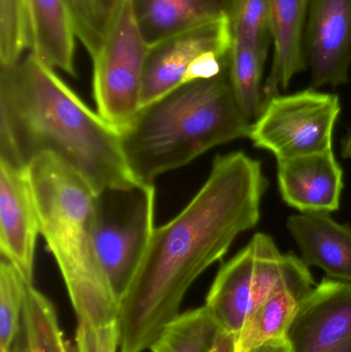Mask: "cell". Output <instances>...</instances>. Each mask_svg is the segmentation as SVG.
I'll return each instance as SVG.
<instances>
[{"instance_id": "obj_1", "label": "cell", "mask_w": 351, "mask_h": 352, "mask_svg": "<svg viewBox=\"0 0 351 352\" xmlns=\"http://www.w3.org/2000/svg\"><path fill=\"white\" fill-rule=\"evenodd\" d=\"M259 161L243 152L218 155L187 206L156 228L117 314L120 352H146L181 314L192 285L253 229L268 188Z\"/></svg>"}, {"instance_id": "obj_2", "label": "cell", "mask_w": 351, "mask_h": 352, "mask_svg": "<svg viewBox=\"0 0 351 352\" xmlns=\"http://www.w3.org/2000/svg\"><path fill=\"white\" fill-rule=\"evenodd\" d=\"M45 154L71 167L95 194L140 184L126 162L117 128L28 51L0 70V161L27 169Z\"/></svg>"}, {"instance_id": "obj_3", "label": "cell", "mask_w": 351, "mask_h": 352, "mask_svg": "<svg viewBox=\"0 0 351 352\" xmlns=\"http://www.w3.org/2000/svg\"><path fill=\"white\" fill-rule=\"evenodd\" d=\"M251 124L237 102L228 62L218 76L181 85L141 107L117 130L132 175L154 184L216 146L249 138Z\"/></svg>"}, {"instance_id": "obj_4", "label": "cell", "mask_w": 351, "mask_h": 352, "mask_svg": "<svg viewBox=\"0 0 351 352\" xmlns=\"http://www.w3.org/2000/svg\"><path fill=\"white\" fill-rule=\"evenodd\" d=\"M27 171L41 235L57 263L78 324L117 322L120 303L109 287L95 242L94 190L54 155L37 157Z\"/></svg>"}, {"instance_id": "obj_5", "label": "cell", "mask_w": 351, "mask_h": 352, "mask_svg": "<svg viewBox=\"0 0 351 352\" xmlns=\"http://www.w3.org/2000/svg\"><path fill=\"white\" fill-rule=\"evenodd\" d=\"M309 270L296 254H282L273 239L257 233L223 265L204 307L236 340L256 309L280 287Z\"/></svg>"}, {"instance_id": "obj_6", "label": "cell", "mask_w": 351, "mask_h": 352, "mask_svg": "<svg viewBox=\"0 0 351 352\" xmlns=\"http://www.w3.org/2000/svg\"><path fill=\"white\" fill-rule=\"evenodd\" d=\"M156 188L136 184L95 194L94 235L109 287L121 304L155 229Z\"/></svg>"}, {"instance_id": "obj_7", "label": "cell", "mask_w": 351, "mask_h": 352, "mask_svg": "<svg viewBox=\"0 0 351 352\" xmlns=\"http://www.w3.org/2000/svg\"><path fill=\"white\" fill-rule=\"evenodd\" d=\"M341 111L336 95L313 89L270 99L251 124L253 146L282 161L333 150V132Z\"/></svg>"}, {"instance_id": "obj_8", "label": "cell", "mask_w": 351, "mask_h": 352, "mask_svg": "<svg viewBox=\"0 0 351 352\" xmlns=\"http://www.w3.org/2000/svg\"><path fill=\"white\" fill-rule=\"evenodd\" d=\"M148 52V45L138 27L132 0H126L102 47L92 59L97 113L117 129L141 109Z\"/></svg>"}, {"instance_id": "obj_9", "label": "cell", "mask_w": 351, "mask_h": 352, "mask_svg": "<svg viewBox=\"0 0 351 352\" xmlns=\"http://www.w3.org/2000/svg\"><path fill=\"white\" fill-rule=\"evenodd\" d=\"M232 45L231 19L183 31L148 45L142 80L141 107L183 84L192 64L208 53L227 54Z\"/></svg>"}, {"instance_id": "obj_10", "label": "cell", "mask_w": 351, "mask_h": 352, "mask_svg": "<svg viewBox=\"0 0 351 352\" xmlns=\"http://www.w3.org/2000/svg\"><path fill=\"white\" fill-rule=\"evenodd\" d=\"M286 340L291 352H351V283L328 277L315 285Z\"/></svg>"}, {"instance_id": "obj_11", "label": "cell", "mask_w": 351, "mask_h": 352, "mask_svg": "<svg viewBox=\"0 0 351 352\" xmlns=\"http://www.w3.org/2000/svg\"><path fill=\"white\" fill-rule=\"evenodd\" d=\"M305 51L313 88L348 84L351 65V0H309Z\"/></svg>"}, {"instance_id": "obj_12", "label": "cell", "mask_w": 351, "mask_h": 352, "mask_svg": "<svg viewBox=\"0 0 351 352\" xmlns=\"http://www.w3.org/2000/svg\"><path fill=\"white\" fill-rule=\"evenodd\" d=\"M41 234L27 169L0 161V252L33 285L35 248Z\"/></svg>"}, {"instance_id": "obj_13", "label": "cell", "mask_w": 351, "mask_h": 352, "mask_svg": "<svg viewBox=\"0 0 351 352\" xmlns=\"http://www.w3.org/2000/svg\"><path fill=\"white\" fill-rule=\"evenodd\" d=\"M280 195L301 213H328L339 209L343 171L333 150L278 161Z\"/></svg>"}, {"instance_id": "obj_14", "label": "cell", "mask_w": 351, "mask_h": 352, "mask_svg": "<svg viewBox=\"0 0 351 352\" xmlns=\"http://www.w3.org/2000/svg\"><path fill=\"white\" fill-rule=\"evenodd\" d=\"M269 4L274 55L263 87L264 107L307 67L305 33L309 0H269Z\"/></svg>"}, {"instance_id": "obj_15", "label": "cell", "mask_w": 351, "mask_h": 352, "mask_svg": "<svg viewBox=\"0 0 351 352\" xmlns=\"http://www.w3.org/2000/svg\"><path fill=\"white\" fill-rule=\"evenodd\" d=\"M286 228L308 267L321 269L329 278L351 283V228L328 213L291 215Z\"/></svg>"}, {"instance_id": "obj_16", "label": "cell", "mask_w": 351, "mask_h": 352, "mask_svg": "<svg viewBox=\"0 0 351 352\" xmlns=\"http://www.w3.org/2000/svg\"><path fill=\"white\" fill-rule=\"evenodd\" d=\"M238 0H132L136 21L148 45L183 31L232 18Z\"/></svg>"}, {"instance_id": "obj_17", "label": "cell", "mask_w": 351, "mask_h": 352, "mask_svg": "<svg viewBox=\"0 0 351 352\" xmlns=\"http://www.w3.org/2000/svg\"><path fill=\"white\" fill-rule=\"evenodd\" d=\"M315 287L308 270L272 294L247 320L236 338V352H249L272 341L286 340L301 303Z\"/></svg>"}, {"instance_id": "obj_18", "label": "cell", "mask_w": 351, "mask_h": 352, "mask_svg": "<svg viewBox=\"0 0 351 352\" xmlns=\"http://www.w3.org/2000/svg\"><path fill=\"white\" fill-rule=\"evenodd\" d=\"M31 47L54 69L76 78V34L64 0H29Z\"/></svg>"}, {"instance_id": "obj_19", "label": "cell", "mask_w": 351, "mask_h": 352, "mask_svg": "<svg viewBox=\"0 0 351 352\" xmlns=\"http://www.w3.org/2000/svg\"><path fill=\"white\" fill-rule=\"evenodd\" d=\"M152 352H236V340L205 307L179 314L161 333Z\"/></svg>"}, {"instance_id": "obj_20", "label": "cell", "mask_w": 351, "mask_h": 352, "mask_svg": "<svg viewBox=\"0 0 351 352\" xmlns=\"http://www.w3.org/2000/svg\"><path fill=\"white\" fill-rule=\"evenodd\" d=\"M10 352H73L49 298L27 287L20 327Z\"/></svg>"}, {"instance_id": "obj_21", "label": "cell", "mask_w": 351, "mask_h": 352, "mask_svg": "<svg viewBox=\"0 0 351 352\" xmlns=\"http://www.w3.org/2000/svg\"><path fill=\"white\" fill-rule=\"evenodd\" d=\"M267 50L245 41H232L230 50L231 82L235 97L249 121L257 120L264 109L263 78Z\"/></svg>"}, {"instance_id": "obj_22", "label": "cell", "mask_w": 351, "mask_h": 352, "mask_svg": "<svg viewBox=\"0 0 351 352\" xmlns=\"http://www.w3.org/2000/svg\"><path fill=\"white\" fill-rule=\"evenodd\" d=\"M126 0H64L76 38L91 58L98 54Z\"/></svg>"}, {"instance_id": "obj_23", "label": "cell", "mask_w": 351, "mask_h": 352, "mask_svg": "<svg viewBox=\"0 0 351 352\" xmlns=\"http://www.w3.org/2000/svg\"><path fill=\"white\" fill-rule=\"evenodd\" d=\"M30 47L28 0H0V65H14Z\"/></svg>"}, {"instance_id": "obj_24", "label": "cell", "mask_w": 351, "mask_h": 352, "mask_svg": "<svg viewBox=\"0 0 351 352\" xmlns=\"http://www.w3.org/2000/svg\"><path fill=\"white\" fill-rule=\"evenodd\" d=\"M31 283L1 258L0 263V352H10L20 327L27 287Z\"/></svg>"}, {"instance_id": "obj_25", "label": "cell", "mask_w": 351, "mask_h": 352, "mask_svg": "<svg viewBox=\"0 0 351 352\" xmlns=\"http://www.w3.org/2000/svg\"><path fill=\"white\" fill-rule=\"evenodd\" d=\"M232 41L269 50L271 38L269 0H238L231 18Z\"/></svg>"}, {"instance_id": "obj_26", "label": "cell", "mask_w": 351, "mask_h": 352, "mask_svg": "<svg viewBox=\"0 0 351 352\" xmlns=\"http://www.w3.org/2000/svg\"><path fill=\"white\" fill-rule=\"evenodd\" d=\"M120 332L117 322L104 326L78 324L74 352H117Z\"/></svg>"}, {"instance_id": "obj_27", "label": "cell", "mask_w": 351, "mask_h": 352, "mask_svg": "<svg viewBox=\"0 0 351 352\" xmlns=\"http://www.w3.org/2000/svg\"><path fill=\"white\" fill-rule=\"evenodd\" d=\"M249 352H291L286 340L272 341Z\"/></svg>"}, {"instance_id": "obj_28", "label": "cell", "mask_w": 351, "mask_h": 352, "mask_svg": "<svg viewBox=\"0 0 351 352\" xmlns=\"http://www.w3.org/2000/svg\"><path fill=\"white\" fill-rule=\"evenodd\" d=\"M341 155L344 159H351V130L342 140Z\"/></svg>"}]
</instances>
